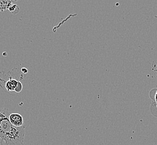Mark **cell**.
Instances as JSON below:
<instances>
[{
	"mask_svg": "<svg viewBox=\"0 0 157 145\" xmlns=\"http://www.w3.org/2000/svg\"><path fill=\"white\" fill-rule=\"evenodd\" d=\"M10 114L8 109L0 107L1 145H24L26 126H13L10 122Z\"/></svg>",
	"mask_w": 157,
	"mask_h": 145,
	"instance_id": "6da1fadb",
	"label": "cell"
},
{
	"mask_svg": "<svg viewBox=\"0 0 157 145\" xmlns=\"http://www.w3.org/2000/svg\"><path fill=\"white\" fill-rule=\"evenodd\" d=\"M18 81L16 80V79H11L7 81L5 84V87L8 91H14L16 88L17 87Z\"/></svg>",
	"mask_w": 157,
	"mask_h": 145,
	"instance_id": "3957f363",
	"label": "cell"
},
{
	"mask_svg": "<svg viewBox=\"0 0 157 145\" xmlns=\"http://www.w3.org/2000/svg\"><path fill=\"white\" fill-rule=\"evenodd\" d=\"M155 100H156V102H157V94H156V97H155Z\"/></svg>",
	"mask_w": 157,
	"mask_h": 145,
	"instance_id": "ba28073f",
	"label": "cell"
},
{
	"mask_svg": "<svg viewBox=\"0 0 157 145\" xmlns=\"http://www.w3.org/2000/svg\"><path fill=\"white\" fill-rule=\"evenodd\" d=\"M22 83L20 82H18L17 87L16 88L15 91L16 92H17V93H20L22 91Z\"/></svg>",
	"mask_w": 157,
	"mask_h": 145,
	"instance_id": "8992f818",
	"label": "cell"
},
{
	"mask_svg": "<svg viewBox=\"0 0 157 145\" xmlns=\"http://www.w3.org/2000/svg\"><path fill=\"white\" fill-rule=\"evenodd\" d=\"M10 123L15 127H20L24 126V119L19 113H11L9 116Z\"/></svg>",
	"mask_w": 157,
	"mask_h": 145,
	"instance_id": "7a4b0ae2",
	"label": "cell"
},
{
	"mask_svg": "<svg viewBox=\"0 0 157 145\" xmlns=\"http://www.w3.org/2000/svg\"><path fill=\"white\" fill-rule=\"evenodd\" d=\"M9 10L13 14H17L18 12H20V7L17 5L13 4L10 7Z\"/></svg>",
	"mask_w": 157,
	"mask_h": 145,
	"instance_id": "5b68a950",
	"label": "cell"
},
{
	"mask_svg": "<svg viewBox=\"0 0 157 145\" xmlns=\"http://www.w3.org/2000/svg\"><path fill=\"white\" fill-rule=\"evenodd\" d=\"M13 1L0 0V12H3L9 10L10 7L13 5Z\"/></svg>",
	"mask_w": 157,
	"mask_h": 145,
	"instance_id": "277c9868",
	"label": "cell"
},
{
	"mask_svg": "<svg viewBox=\"0 0 157 145\" xmlns=\"http://www.w3.org/2000/svg\"><path fill=\"white\" fill-rule=\"evenodd\" d=\"M21 72H23L24 74H26V73L28 72V69H27V68H22L21 69Z\"/></svg>",
	"mask_w": 157,
	"mask_h": 145,
	"instance_id": "52a82bcc",
	"label": "cell"
}]
</instances>
